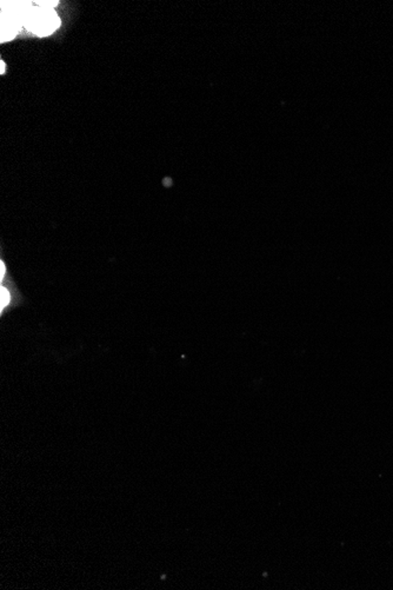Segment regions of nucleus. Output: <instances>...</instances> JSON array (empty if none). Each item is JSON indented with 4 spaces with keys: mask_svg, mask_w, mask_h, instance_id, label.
I'll return each instance as SVG.
<instances>
[{
    "mask_svg": "<svg viewBox=\"0 0 393 590\" xmlns=\"http://www.w3.org/2000/svg\"><path fill=\"white\" fill-rule=\"evenodd\" d=\"M0 63H1V73H4L5 72L4 61H0Z\"/></svg>",
    "mask_w": 393,
    "mask_h": 590,
    "instance_id": "nucleus-3",
    "label": "nucleus"
},
{
    "mask_svg": "<svg viewBox=\"0 0 393 590\" xmlns=\"http://www.w3.org/2000/svg\"><path fill=\"white\" fill-rule=\"evenodd\" d=\"M27 30L39 37H46L54 33L58 27L61 26V20L57 13L49 8H32L25 13L24 20Z\"/></svg>",
    "mask_w": 393,
    "mask_h": 590,
    "instance_id": "nucleus-1",
    "label": "nucleus"
},
{
    "mask_svg": "<svg viewBox=\"0 0 393 590\" xmlns=\"http://www.w3.org/2000/svg\"><path fill=\"white\" fill-rule=\"evenodd\" d=\"M25 303V298L20 293L8 269L5 265L4 259L0 261V315L4 317L13 309Z\"/></svg>",
    "mask_w": 393,
    "mask_h": 590,
    "instance_id": "nucleus-2",
    "label": "nucleus"
}]
</instances>
